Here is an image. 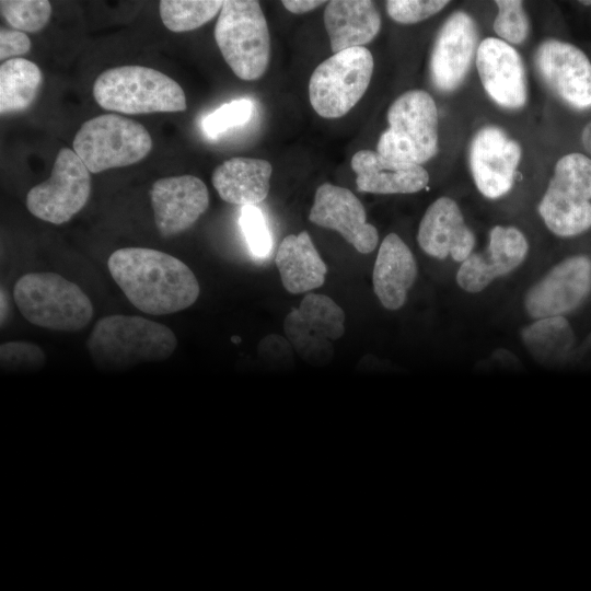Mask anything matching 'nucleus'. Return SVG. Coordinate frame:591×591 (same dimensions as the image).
Returning a JSON list of instances; mask_svg holds the SVG:
<instances>
[{
  "label": "nucleus",
  "instance_id": "obj_9",
  "mask_svg": "<svg viewBox=\"0 0 591 591\" xmlns=\"http://www.w3.org/2000/svg\"><path fill=\"white\" fill-rule=\"evenodd\" d=\"M373 67L372 54L364 47L345 49L325 59L309 82L313 109L324 118L346 115L366 93Z\"/></svg>",
  "mask_w": 591,
  "mask_h": 591
},
{
  "label": "nucleus",
  "instance_id": "obj_7",
  "mask_svg": "<svg viewBox=\"0 0 591 591\" xmlns=\"http://www.w3.org/2000/svg\"><path fill=\"white\" fill-rule=\"evenodd\" d=\"M72 146L90 173H100L139 162L151 151L152 138L140 123L104 114L84 121Z\"/></svg>",
  "mask_w": 591,
  "mask_h": 591
},
{
  "label": "nucleus",
  "instance_id": "obj_11",
  "mask_svg": "<svg viewBox=\"0 0 591 591\" xmlns=\"http://www.w3.org/2000/svg\"><path fill=\"white\" fill-rule=\"evenodd\" d=\"M90 194V171L73 150L61 148L49 178L28 190L26 206L36 218L62 224L85 206Z\"/></svg>",
  "mask_w": 591,
  "mask_h": 591
},
{
  "label": "nucleus",
  "instance_id": "obj_2",
  "mask_svg": "<svg viewBox=\"0 0 591 591\" xmlns=\"http://www.w3.org/2000/svg\"><path fill=\"white\" fill-rule=\"evenodd\" d=\"M177 347L173 331L138 316L112 314L100 318L86 340L93 361L105 370H124L170 358Z\"/></svg>",
  "mask_w": 591,
  "mask_h": 591
},
{
  "label": "nucleus",
  "instance_id": "obj_19",
  "mask_svg": "<svg viewBox=\"0 0 591 591\" xmlns=\"http://www.w3.org/2000/svg\"><path fill=\"white\" fill-rule=\"evenodd\" d=\"M476 67L487 94L500 106L526 102L525 70L519 53L502 39L487 37L477 48Z\"/></svg>",
  "mask_w": 591,
  "mask_h": 591
},
{
  "label": "nucleus",
  "instance_id": "obj_30",
  "mask_svg": "<svg viewBox=\"0 0 591 591\" xmlns=\"http://www.w3.org/2000/svg\"><path fill=\"white\" fill-rule=\"evenodd\" d=\"M251 100L237 99L223 104L202 120V129L209 138H218L231 128L244 125L253 114Z\"/></svg>",
  "mask_w": 591,
  "mask_h": 591
},
{
  "label": "nucleus",
  "instance_id": "obj_16",
  "mask_svg": "<svg viewBox=\"0 0 591 591\" xmlns=\"http://www.w3.org/2000/svg\"><path fill=\"white\" fill-rule=\"evenodd\" d=\"M535 65L546 84L566 103L577 108L591 106V62L581 49L547 39L536 50Z\"/></svg>",
  "mask_w": 591,
  "mask_h": 591
},
{
  "label": "nucleus",
  "instance_id": "obj_8",
  "mask_svg": "<svg viewBox=\"0 0 591 591\" xmlns=\"http://www.w3.org/2000/svg\"><path fill=\"white\" fill-rule=\"evenodd\" d=\"M538 212L547 229L560 237L591 228V159L569 153L558 160Z\"/></svg>",
  "mask_w": 591,
  "mask_h": 591
},
{
  "label": "nucleus",
  "instance_id": "obj_36",
  "mask_svg": "<svg viewBox=\"0 0 591 591\" xmlns=\"http://www.w3.org/2000/svg\"><path fill=\"white\" fill-rule=\"evenodd\" d=\"M281 3L291 13L301 14L312 11L326 2L320 0H283Z\"/></svg>",
  "mask_w": 591,
  "mask_h": 591
},
{
  "label": "nucleus",
  "instance_id": "obj_21",
  "mask_svg": "<svg viewBox=\"0 0 591 591\" xmlns=\"http://www.w3.org/2000/svg\"><path fill=\"white\" fill-rule=\"evenodd\" d=\"M418 276L415 256L396 234H387L380 247L372 271L373 291L382 306L401 309Z\"/></svg>",
  "mask_w": 591,
  "mask_h": 591
},
{
  "label": "nucleus",
  "instance_id": "obj_24",
  "mask_svg": "<svg viewBox=\"0 0 591 591\" xmlns=\"http://www.w3.org/2000/svg\"><path fill=\"white\" fill-rule=\"evenodd\" d=\"M271 171L266 160L235 157L218 165L211 181L222 200L243 207L255 206L268 195Z\"/></svg>",
  "mask_w": 591,
  "mask_h": 591
},
{
  "label": "nucleus",
  "instance_id": "obj_15",
  "mask_svg": "<svg viewBox=\"0 0 591 591\" xmlns=\"http://www.w3.org/2000/svg\"><path fill=\"white\" fill-rule=\"evenodd\" d=\"M529 243L514 227L496 225L489 232V241L482 253H472L461 263L455 280L468 293L484 291L497 278L515 270L526 258Z\"/></svg>",
  "mask_w": 591,
  "mask_h": 591
},
{
  "label": "nucleus",
  "instance_id": "obj_17",
  "mask_svg": "<svg viewBox=\"0 0 591 591\" xmlns=\"http://www.w3.org/2000/svg\"><path fill=\"white\" fill-rule=\"evenodd\" d=\"M478 30L467 13L451 14L440 28L430 58V73L441 91L456 89L477 54Z\"/></svg>",
  "mask_w": 591,
  "mask_h": 591
},
{
  "label": "nucleus",
  "instance_id": "obj_13",
  "mask_svg": "<svg viewBox=\"0 0 591 591\" xmlns=\"http://www.w3.org/2000/svg\"><path fill=\"white\" fill-rule=\"evenodd\" d=\"M521 159L518 142L498 127L486 126L474 136L470 147V166L477 189L497 199L513 186Z\"/></svg>",
  "mask_w": 591,
  "mask_h": 591
},
{
  "label": "nucleus",
  "instance_id": "obj_26",
  "mask_svg": "<svg viewBox=\"0 0 591 591\" xmlns=\"http://www.w3.org/2000/svg\"><path fill=\"white\" fill-rule=\"evenodd\" d=\"M520 336L531 357L545 367L565 363L576 344L573 328L565 316L534 320L521 329Z\"/></svg>",
  "mask_w": 591,
  "mask_h": 591
},
{
  "label": "nucleus",
  "instance_id": "obj_3",
  "mask_svg": "<svg viewBox=\"0 0 591 591\" xmlns=\"http://www.w3.org/2000/svg\"><path fill=\"white\" fill-rule=\"evenodd\" d=\"M92 92L101 107L123 114L175 113L187 108L182 86L144 66L109 68L95 79Z\"/></svg>",
  "mask_w": 591,
  "mask_h": 591
},
{
  "label": "nucleus",
  "instance_id": "obj_39",
  "mask_svg": "<svg viewBox=\"0 0 591 591\" xmlns=\"http://www.w3.org/2000/svg\"><path fill=\"white\" fill-rule=\"evenodd\" d=\"M8 314V301L7 296L3 292V289L1 290V322H3Z\"/></svg>",
  "mask_w": 591,
  "mask_h": 591
},
{
  "label": "nucleus",
  "instance_id": "obj_1",
  "mask_svg": "<svg viewBox=\"0 0 591 591\" xmlns=\"http://www.w3.org/2000/svg\"><path fill=\"white\" fill-rule=\"evenodd\" d=\"M108 270L129 302L141 312L165 315L183 311L199 297V283L181 259L147 247L116 250Z\"/></svg>",
  "mask_w": 591,
  "mask_h": 591
},
{
  "label": "nucleus",
  "instance_id": "obj_22",
  "mask_svg": "<svg viewBox=\"0 0 591 591\" xmlns=\"http://www.w3.org/2000/svg\"><path fill=\"white\" fill-rule=\"evenodd\" d=\"M351 169L358 189L371 194H413L429 183V174L421 165L386 159L372 150L356 152Z\"/></svg>",
  "mask_w": 591,
  "mask_h": 591
},
{
  "label": "nucleus",
  "instance_id": "obj_34",
  "mask_svg": "<svg viewBox=\"0 0 591 591\" xmlns=\"http://www.w3.org/2000/svg\"><path fill=\"white\" fill-rule=\"evenodd\" d=\"M449 1L444 0H389V15L403 24L417 23L441 11Z\"/></svg>",
  "mask_w": 591,
  "mask_h": 591
},
{
  "label": "nucleus",
  "instance_id": "obj_4",
  "mask_svg": "<svg viewBox=\"0 0 591 591\" xmlns=\"http://www.w3.org/2000/svg\"><path fill=\"white\" fill-rule=\"evenodd\" d=\"M14 302L31 324L57 331L78 332L93 317V304L82 289L59 274L28 273L13 288Z\"/></svg>",
  "mask_w": 591,
  "mask_h": 591
},
{
  "label": "nucleus",
  "instance_id": "obj_35",
  "mask_svg": "<svg viewBox=\"0 0 591 591\" xmlns=\"http://www.w3.org/2000/svg\"><path fill=\"white\" fill-rule=\"evenodd\" d=\"M32 43L28 36L21 31H0V59H12L23 56L31 49Z\"/></svg>",
  "mask_w": 591,
  "mask_h": 591
},
{
  "label": "nucleus",
  "instance_id": "obj_10",
  "mask_svg": "<svg viewBox=\"0 0 591 591\" xmlns=\"http://www.w3.org/2000/svg\"><path fill=\"white\" fill-rule=\"evenodd\" d=\"M344 310L329 297L308 293L283 321L286 339L309 364L325 366L334 355V341L345 333Z\"/></svg>",
  "mask_w": 591,
  "mask_h": 591
},
{
  "label": "nucleus",
  "instance_id": "obj_32",
  "mask_svg": "<svg viewBox=\"0 0 591 591\" xmlns=\"http://www.w3.org/2000/svg\"><path fill=\"white\" fill-rule=\"evenodd\" d=\"M45 361V352L34 343L13 340L0 346V363L5 371L38 370Z\"/></svg>",
  "mask_w": 591,
  "mask_h": 591
},
{
  "label": "nucleus",
  "instance_id": "obj_5",
  "mask_svg": "<svg viewBox=\"0 0 591 591\" xmlns=\"http://www.w3.org/2000/svg\"><path fill=\"white\" fill-rule=\"evenodd\" d=\"M213 35L223 59L236 77L253 81L265 73L270 37L258 1H223Z\"/></svg>",
  "mask_w": 591,
  "mask_h": 591
},
{
  "label": "nucleus",
  "instance_id": "obj_40",
  "mask_svg": "<svg viewBox=\"0 0 591 591\" xmlns=\"http://www.w3.org/2000/svg\"><path fill=\"white\" fill-rule=\"evenodd\" d=\"M580 2L586 4V5H591V1H580Z\"/></svg>",
  "mask_w": 591,
  "mask_h": 591
},
{
  "label": "nucleus",
  "instance_id": "obj_12",
  "mask_svg": "<svg viewBox=\"0 0 591 591\" xmlns=\"http://www.w3.org/2000/svg\"><path fill=\"white\" fill-rule=\"evenodd\" d=\"M591 294V257L569 256L554 265L525 292L523 305L533 320L567 316Z\"/></svg>",
  "mask_w": 591,
  "mask_h": 591
},
{
  "label": "nucleus",
  "instance_id": "obj_25",
  "mask_svg": "<svg viewBox=\"0 0 591 591\" xmlns=\"http://www.w3.org/2000/svg\"><path fill=\"white\" fill-rule=\"evenodd\" d=\"M275 263L283 288L293 294L320 288L327 266L306 231L287 235L278 246Z\"/></svg>",
  "mask_w": 591,
  "mask_h": 591
},
{
  "label": "nucleus",
  "instance_id": "obj_28",
  "mask_svg": "<svg viewBox=\"0 0 591 591\" xmlns=\"http://www.w3.org/2000/svg\"><path fill=\"white\" fill-rule=\"evenodd\" d=\"M221 0H162L159 4L164 26L175 33L196 30L220 12Z\"/></svg>",
  "mask_w": 591,
  "mask_h": 591
},
{
  "label": "nucleus",
  "instance_id": "obj_33",
  "mask_svg": "<svg viewBox=\"0 0 591 591\" xmlns=\"http://www.w3.org/2000/svg\"><path fill=\"white\" fill-rule=\"evenodd\" d=\"M240 224L253 255L266 257L271 251L273 241L262 210L256 206L243 207Z\"/></svg>",
  "mask_w": 591,
  "mask_h": 591
},
{
  "label": "nucleus",
  "instance_id": "obj_37",
  "mask_svg": "<svg viewBox=\"0 0 591 591\" xmlns=\"http://www.w3.org/2000/svg\"><path fill=\"white\" fill-rule=\"evenodd\" d=\"M579 356L584 361H591V333L586 337L579 349Z\"/></svg>",
  "mask_w": 591,
  "mask_h": 591
},
{
  "label": "nucleus",
  "instance_id": "obj_18",
  "mask_svg": "<svg viewBox=\"0 0 591 591\" xmlns=\"http://www.w3.org/2000/svg\"><path fill=\"white\" fill-rule=\"evenodd\" d=\"M150 198L155 225L165 237L189 229L209 205L207 186L193 175L155 181L150 189Z\"/></svg>",
  "mask_w": 591,
  "mask_h": 591
},
{
  "label": "nucleus",
  "instance_id": "obj_38",
  "mask_svg": "<svg viewBox=\"0 0 591 591\" xmlns=\"http://www.w3.org/2000/svg\"><path fill=\"white\" fill-rule=\"evenodd\" d=\"M582 143L584 149L591 153V121L587 124L582 131Z\"/></svg>",
  "mask_w": 591,
  "mask_h": 591
},
{
  "label": "nucleus",
  "instance_id": "obj_20",
  "mask_svg": "<svg viewBox=\"0 0 591 591\" xmlns=\"http://www.w3.org/2000/svg\"><path fill=\"white\" fill-rule=\"evenodd\" d=\"M417 242L433 258L451 257L462 263L473 253L476 240L457 204L449 197H440L426 210Z\"/></svg>",
  "mask_w": 591,
  "mask_h": 591
},
{
  "label": "nucleus",
  "instance_id": "obj_31",
  "mask_svg": "<svg viewBox=\"0 0 591 591\" xmlns=\"http://www.w3.org/2000/svg\"><path fill=\"white\" fill-rule=\"evenodd\" d=\"M498 14L494 21L496 34L512 44L522 43L529 33V20L520 0H498Z\"/></svg>",
  "mask_w": 591,
  "mask_h": 591
},
{
  "label": "nucleus",
  "instance_id": "obj_27",
  "mask_svg": "<svg viewBox=\"0 0 591 591\" xmlns=\"http://www.w3.org/2000/svg\"><path fill=\"white\" fill-rule=\"evenodd\" d=\"M43 81L37 65L25 58L8 59L0 66L1 115L25 111L35 101Z\"/></svg>",
  "mask_w": 591,
  "mask_h": 591
},
{
  "label": "nucleus",
  "instance_id": "obj_23",
  "mask_svg": "<svg viewBox=\"0 0 591 591\" xmlns=\"http://www.w3.org/2000/svg\"><path fill=\"white\" fill-rule=\"evenodd\" d=\"M324 25L332 51L363 47L379 33L380 13L369 0H332L324 11Z\"/></svg>",
  "mask_w": 591,
  "mask_h": 591
},
{
  "label": "nucleus",
  "instance_id": "obj_6",
  "mask_svg": "<svg viewBox=\"0 0 591 591\" xmlns=\"http://www.w3.org/2000/svg\"><path fill=\"white\" fill-rule=\"evenodd\" d=\"M389 128L380 136L376 152L395 161L421 164L438 151V111L431 95L410 90L387 112Z\"/></svg>",
  "mask_w": 591,
  "mask_h": 591
},
{
  "label": "nucleus",
  "instance_id": "obj_14",
  "mask_svg": "<svg viewBox=\"0 0 591 591\" xmlns=\"http://www.w3.org/2000/svg\"><path fill=\"white\" fill-rule=\"evenodd\" d=\"M309 220L318 227L337 231L361 254L371 253L378 245V230L367 222L362 202L345 187L329 183L320 185Z\"/></svg>",
  "mask_w": 591,
  "mask_h": 591
},
{
  "label": "nucleus",
  "instance_id": "obj_29",
  "mask_svg": "<svg viewBox=\"0 0 591 591\" xmlns=\"http://www.w3.org/2000/svg\"><path fill=\"white\" fill-rule=\"evenodd\" d=\"M0 10L12 27L30 33L44 28L51 15L47 0H1Z\"/></svg>",
  "mask_w": 591,
  "mask_h": 591
}]
</instances>
